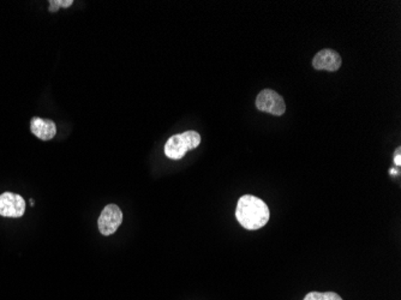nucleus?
<instances>
[{
    "label": "nucleus",
    "instance_id": "nucleus-2",
    "mask_svg": "<svg viewBox=\"0 0 401 300\" xmlns=\"http://www.w3.org/2000/svg\"><path fill=\"white\" fill-rule=\"evenodd\" d=\"M201 143V136L196 131L172 136L165 144V155L171 160H181L186 152L196 149Z\"/></svg>",
    "mask_w": 401,
    "mask_h": 300
},
{
    "label": "nucleus",
    "instance_id": "nucleus-10",
    "mask_svg": "<svg viewBox=\"0 0 401 300\" xmlns=\"http://www.w3.org/2000/svg\"><path fill=\"white\" fill-rule=\"evenodd\" d=\"M394 161H395V164H397V166H400L401 165L400 148H398L397 152H395V157H394Z\"/></svg>",
    "mask_w": 401,
    "mask_h": 300
},
{
    "label": "nucleus",
    "instance_id": "nucleus-4",
    "mask_svg": "<svg viewBox=\"0 0 401 300\" xmlns=\"http://www.w3.org/2000/svg\"><path fill=\"white\" fill-rule=\"evenodd\" d=\"M123 222V213L119 206L116 204H109L101 211L99 220H98V226L99 231L105 237H109L117 232L119 226Z\"/></svg>",
    "mask_w": 401,
    "mask_h": 300
},
{
    "label": "nucleus",
    "instance_id": "nucleus-6",
    "mask_svg": "<svg viewBox=\"0 0 401 300\" xmlns=\"http://www.w3.org/2000/svg\"><path fill=\"white\" fill-rule=\"evenodd\" d=\"M341 63L343 60L340 54L328 48L317 52L312 59V67H315L316 70H325V71H338L341 67Z\"/></svg>",
    "mask_w": 401,
    "mask_h": 300
},
{
    "label": "nucleus",
    "instance_id": "nucleus-1",
    "mask_svg": "<svg viewBox=\"0 0 401 300\" xmlns=\"http://www.w3.org/2000/svg\"><path fill=\"white\" fill-rule=\"evenodd\" d=\"M235 218L244 229L256 231L266 226L271 219V211L261 198L253 195H245L238 200Z\"/></svg>",
    "mask_w": 401,
    "mask_h": 300
},
{
    "label": "nucleus",
    "instance_id": "nucleus-7",
    "mask_svg": "<svg viewBox=\"0 0 401 300\" xmlns=\"http://www.w3.org/2000/svg\"><path fill=\"white\" fill-rule=\"evenodd\" d=\"M30 131L35 134L37 139L42 141H50L57 134V125L53 121L42 119V118H33L30 121Z\"/></svg>",
    "mask_w": 401,
    "mask_h": 300
},
{
    "label": "nucleus",
    "instance_id": "nucleus-3",
    "mask_svg": "<svg viewBox=\"0 0 401 300\" xmlns=\"http://www.w3.org/2000/svg\"><path fill=\"white\" fill-rule=\"evenodd\" d=\"M256 107L261 112L269 113L273 116H283L286 111L284 98L271 89L262 90L257 95Z\"/></svg>",
    "mask_w": 401,
    "mask_h": 300
},
{
    "label": "nucleus",
    "instance_id": "nucleus-5",
    "mask_svg": "<svg viewBox=\"0 0 401 300\" xmlns=\"http://www.w3.org/2000/svg\"><path fill=\"white\" fill-rule=\"evenodd\" d=\"M26 213V201L12 193L0 195V215L4 218H22Z\"/></svg>",
    "mask_w": 401,
    "mask_h": 300
},
{
    "label": "nucleus",
    "instance_id": "nucleus-8",
    "mask_svg": "<svg viewBox=\"0 0 401 300\" xmlns=\"http://www.w3.org/2000/svg\"><path fill=\"white\" fill-rule=\"evenodd\" d=\"M303 300H343V298L335 292H310Z\"/></svg>",
    "mask_w": 401,
    "mask_h": 300
},
{
    "label": "nucleus",
    "instance_id": "nucleus-9",
    "mask_svg": "<svg viewBox=\"0 0 401 300\" xmlns=\"http://www.w3.org/2000/svg\"><path fill=\"white\" fill-rule=\"evenodd\" d=\"M63 8L62 0H51L50 1V11L51 12H55L57 10Z\"/></svg>",
    "mask_w": 401,
    "mask_h": 300
}]
</instances>
